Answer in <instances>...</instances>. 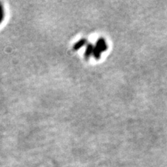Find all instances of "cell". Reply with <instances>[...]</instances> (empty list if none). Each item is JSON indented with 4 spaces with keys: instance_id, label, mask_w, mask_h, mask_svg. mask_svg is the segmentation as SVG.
I'll use <instances>...</instances> for the list:
<instances>
[{
    "instance_id": "obj_1",
    "label": "cell",
    "mask_w": 167,
    "mask_h": 167,
    "mask_svg": "<svg viewBox=\"0 0 167 167\" xmlns=\"http://www.w3.org/2000/svg\"><path fill=\"white\" fill-rule=\"evenodd\" d=\"M107 49V45L105 43V40L103 38H100L97 40V44H96V47L94 48L93 52V54L94 57L95 59H98L100 57V54L102 51H105Z\"/></svg>"
},
{
    "instance_id": "obj_3",
    "label": "cell",
    "mask_w": 167,
    "mask_h": 167,
    "mask_svg": "<svg viewBox=\"0 0 167 167\" xmlns=\"http://www.w3.org/2000/svg\"><path fill=\"white\" fill-rule=\"evenodd\" d=\"M86 40H85V39H82V40H79L78 42H76V43L75 44V45H74V49H75V50H78L79 49H80L82 48V47H83L84 45L86 44Z\"/></svg>"
},
{
    "instance_id": "obj_4",
    "label": "cell",
    "mask_w": 167,
    "mask_h": 167,
    "mask_svg": "<svg viewBox=\"0 0 167 167\" xmlns=\"http://www.w3.org/2000/svg\"><path fill=\"white\" fill-rule=\"evenodd\" d=\"M4 19V9H3L2 5L0 4V24Z\"/></svg>"
},
{
    "instance_id": "obj_2",
    "label": "cell",
    "mask_w": 167,
    "mask_h": 167,
    "mask_svg": "<svg viewBox=\"0 0 167 167\" xmlns=\"http://www.w3.org/2000/svg\"><path fill=\"white\" fill-rule=\"evenodd\" d=\"M93 49L94 47L93 46L92 44H89L87 45V48H86V52H85V56L87 58L89 57L90 55L92 54L93 52Z\"/></svg>"
}]
</instances>
